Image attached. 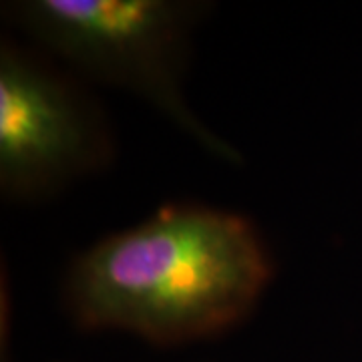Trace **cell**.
Listing matches in <instances>:
<instances>
[{
	"mask_svg": "<svg viewBox=\"0 0 362 362\" xmlns=\"http://www.w3.org/2000/svg\"><path fill=\"white\" fill-rule=\"evenodd\" d=\"M270 280V252L246 218L171 206L85 250L65 300L83 328L175 344L246 318Z\"/></svg>",
	"mask_w": 362,
	"mask_h": 362,
	"instance_id": "1",
	"label": "cell"
},
{
	"mask_svg": "<svg viewBox=\"0 0 362 362\" xmlns=\"http://www.w3.org/2000/svg\"><path fill=\"white\" fill-rule=\"evenodd\" d=\"M202 4L183 0H23L11 13L30 37L90 77L131 90L207 153L242 156L195 115L185 59Z\"/></svg>",
	"mask_w": 362,
	"mask_h": 362,
	"instance_id": "2",
	"label": "cell"
},
{
	"mask_svg": "<svg viewBox=\"0 0 362 362\" xmlns=\"http://www.w3.org/2000/svg\"><path fill=\"white\" fill-rule=\"evenodd\" d=\"M101 123L75 90L13 45L0 51V187L6 197L51 194L99 168Z\"/></svg>",
	"mask_w": 362,
	"mask_h": 362,
	"instance_id": "3",
	"label": "cell"
}]
</instances>
